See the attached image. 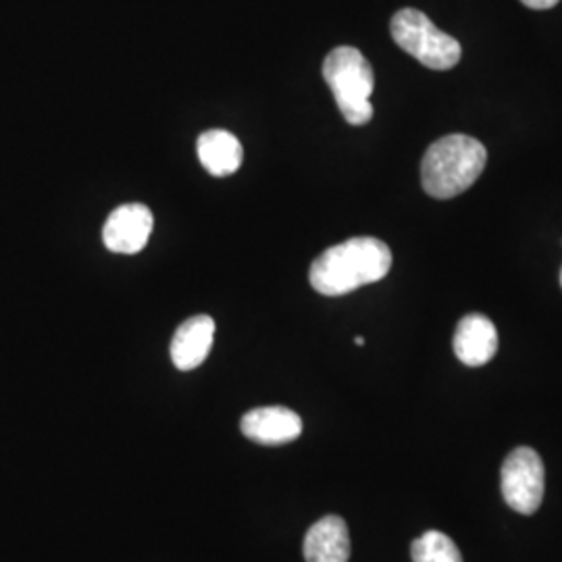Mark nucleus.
Masks as SVG:
<instances>
[{
  "mask_svg": "<svg viewBox=\"0 0 562 562\" xmlns=\"http://www.w3.org/2000/svg\"><path fill=\"white\" fill-rule=\"evenodd\" d=\"M392 38L404 53L434 71L452 69L461 60V44L443 34L425 13L417 9H402L390 25Z\"/></svg>",
  "mask_w": 562,
  "mask_h": 562,
  "instance_id": "nucleus-4",
  "label": "nucleus"
},
{
  "mask_svg": "<svg viewBox=\"0 0 562 562\" xmlns=\"http://www.w3.org/2000/svg\"><path fill=\"white\" fill-rule=\"evenodd\" d=\"M503 496L506 504L521 513L533 515L543 501L546 473L540 454L533 448L513 450L503 464Z\"/></svg>",
  "mask_w": 562,
  "mask_h": 562,
  "instance_id": "nucleus-5",
  "label": "nucleus"
},
{
  "mask_svg": "<svg viewBox=\"0 0 562 562\" xmlns=\"http://www.w3.org/2000/svg\"><path fill=\"white\" fill-rule=\"evenodd\" d=\"M413 562H462L457 543L442 531H427L411 546Z\"/></svg>",
  "mask_w": 562,
  "mask_h": 562,
  "instance_id": "nucleus-12",
  "label": "nucleus"
},
{
  "mask_svg": "<svg viewBox=\"0 0 562 562\" xmlns=\"http://www.w3.org/2000/svg\"><path fill=\"white\" fill-rule=\"evenodd\" d=\"M525 7L536 9V11H543V9H552L559 4V0H521Z\"/></svg>",
  "mask_w": 562,
  "mask_h": 562,
  "instance_id": "nucleus-13",
  "label": "nucleus"
},
{
  "mask_svg": "<svg viewBox=\"0 0 562 562\" xmlns=\"http://www.w3.org/2000/svg\"><path fill=\"white\" fill-rule=\"evenodd\" d=\"M323 78L331 88L344 120L350 125H364L371 121V94L375 88V76L371 63L364 59L359 48H334L323 60Z\"/></svg>",
  "mask_w": 562,
  "mask_h": 562,
  "instance_id": "nucleus-3",
  "label": "nucleus"
},
{
  "mask_svg": "<svg viewBox=\"0 0 562 562\" xmlns=\"http://www.w3.org/2000/svg\"><path fill=\"white\" fill-rule=\"evenodd\" d=\"M215 322L209 315H196L181 323L171 340V361L180 371L201 367L213 348Z\"/></svg>",
  "mask_w": 562,
  "mask_h": 562,
  "instance_id": "nucleus-10",
  "label": "nucleus"
},
{
  "mask_svg": "<svg viewBox=\"0 0 562 562\" xmlns=\"http://www.w3.org/2000/svg\"><path fill=\"white\" fill-rule=\"evenodd\" d=\"M392 269V250L378 238H350L319 255L308 280L323 296H344L362 285L382 281Z\"/></svg>",
  "mask_w": 562,
  "mask_h": 562,
  "instance_id": "nucleus-1",
  "label": "nucleus"
},
{
  "mask_svg": "<svg viewBox=\"0 0 562 562\" xmlns=\"http://www.w3.org/2000/svg\"><path fill=\"white\" fill-rule=\"evenodd\" d=\"M355 344L357 346H364V338H355Z\"/></svg>",
  "mask_w": 562,
  "mask_h": 562,
  "instance_id": "nucleus-14",
  "label": "nucleus"
},
{
  "mask_svg": "<svg viewBox=\"0 0 562 562\" xmlns=\"http://www.w3.org/2000/svg\"><path fill=\"white\" fill-rule=\"evenodd\" d=\"M485 162L487 150L482 142L462 134L440 138L423 157V190L431 199H454L480 180Z\"/></svg>",
  "mask_w": 562,
  "mask_h": 562,
  "instance_id": "nucleus-2",
  "label": "nucleus"
},
{
  "mask_svg": "<svg viewBox=\"0 0 562 562\" xmlns=\"http://www.w3.org/2000/svg\"><path fill=\"white\" fill-rule=\"evenodd\" d=\"M199 159L201 165L215 178L232 176L240 169L244 148L240 140L225 130H209L199 138Z\"/></svg>",
  "mask_w": 562,
  "mask_h": 562,
  "instance_id": "nucleus-11",
  "label": "nucleus"
},
{
  "mask_svg": "<svg viewBox=\"0 0 562 562\" xmlns=\"http://www.w3.org/2000/svg\"><path fill=\"white\" fill-rule=\"evenodd\" d=\"M454 355L467 367H482L492 361L498 352L496 325L485 315L473 313L462 317L454 331Z\"/></svg>",
  "mask_w": 562,
  "mask_h": 562,
  "instance_id": "nucleus-8",
  "label": "nucleus"
},
{
  "mask_svg": "<svg viewBox=\"0 0 562 562\" xmlns=\"http://www.w3.org/2000/svg\"><path fill=\"white\" fill-rule=\"evenodd\" d=\"M241 434L252 442L280 446L294 442L302 434V419L285 406H261L244 415Z\"/></svg>",
  "mask_w": 562,
  "mask_h": 562,
  "instance_id": "nucleus-7",
  "label": "nucleus"
},
{
  "mask_svg": "<svg viewBox=\"0 0 562 562\" xmlns=\"http://www.w3.org/2000/svg\"><path fill=\"white\" fill-rule=\"evenodd\" d=\"M561 285H562V271H561Z\"/></svg>",
  "mask_w": 562,
  "mask_h": 562,
  "instance_id": "nucleus-15",
  "label": "nucleus"
},
{
  "mask_svg": "<svg viewBox=\"0 0 562 562\" xmlns=\"http://www.w3.org/2000/svg\"><path fill=\"white\" fill-rule=\"evenodd\" d=\"M304 561L348 562L350 559V533L348 525L336 515L323 517L304 536Z\"/></svg>",
  "mask_w": 562,
  "mask_h": 562,
  "instance_id": "nucleus-9",
  "label": "nucleus"
},
{
  "mask_svg": "<svg viewBox=\"0 0 562 562\" xmlns=\"http://www.w3.org/2000/svg\"><path fill=\"white\" fill-rule=\"evenodd\" d=\"M155 217L144 204H121L102 227V241L111 252L136 255L146 248Z\"/></svg>",
  "mask_w": 562,
  "mask_h": 562,
  "instance_id": "nucleus-6",
  "label": "nucleus"
}]
</instances>
